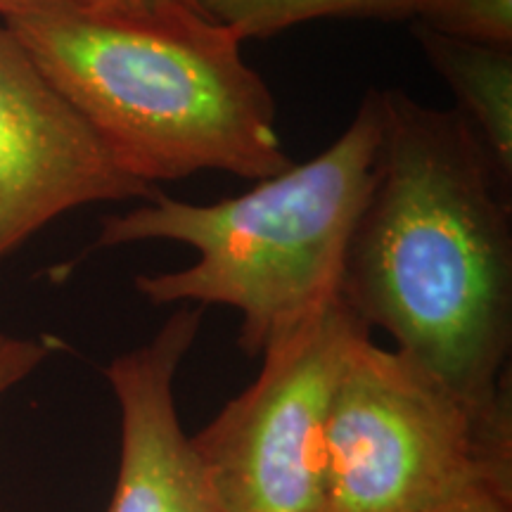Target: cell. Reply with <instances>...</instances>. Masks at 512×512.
Segmentation results:
<instances>
[{"label":"cell","instance_id":"277c9868","mask_svg":"<svg viewBox=\"0 0 512 512\" xmlns=\"http://www.w3.org/2000/svg\"><path fill=\"white\" fill-rule=\"evenodd\" d=\"M482 484L512 489V403L472 406L358 335L330 403L325 512H427Z\"/></svg>","mask_w":512,"mask_h":512},{"label":"cell","instance_id":"7c38bea8","mask_svg":"<svg viewBox=\"0 0 512 512\" xmlns=\"http://www.w3.org/2000/svg\"><path fill=\"white\" fill-rule=\"evenodd\" d=\"M427 512H512V489L494 484L472 486Z\"/></svg>","mask_w":512,"mask_h":512},{"label":"cell","instance_id":"3957f363","mask_svg":"<svg viewBox=\"0 0 512 512\" xmlns=\"http://www.w3.org/2000/svg\"><path fill=\"white\" fill-rule=\"evenodd\" d=\"M380 143V95H363L347 131L318 157L211 204L152 200L102 219L93 249L178 242L197 259L181 271L136 275L155 306H228L238 344L259 356L339 299L351 230L366 204Z\"/></svg>","mask_w":512,"mask_h":512},{"label":"cell","instance_id":"ba28073f","mask_svg":"<svg viewBox=\"0 0 512 512\" xmlns=\"http://www.w3.org/2000/svg\"><path fill=\"white\" fill-rule=\"evenodd\" d=\"M427 62L456 95V110L477 131L498 174L512 185V48L458 41L413 24Z\"/></svg>","mask_w":512,"mask_h":512},{"label":"cell","instance_id":"6da1fadb","mask_svg":"<svg viewBox=\"0 0 512 512\" xmlns=\"http://www.w3.org/2000/svg\"><path fill=\"white\" fill-rule=\"evenodd\" d=\"M380 95V143L339 299L477 408L510 403L512 185L456 110Z\"/></svg>","mask_w":512,"mask_h":512},{"label":"cell","instance_id":"7a4b0ae2","mask_svg":"<svg viewBox=\"0 0 512 512\" xmlns=\"http://www.w3.org/2000/svg\"><path fill=\"white\" fill-rule=\"evenodd\" d=\"M133 181L200 171L264 181L290 166L278 107L242 38L195 5L46 8L0 17Z\"/></svg>","mask_w":512,"mask_h":512},{"label":"cell","instance_id":"4fadbf2b","mask_svg":"<svg viewBox=\"0 0 512 512\" xmlns=\"http://www.w3.org/2000/svg\"><path fill=\"white\" fill-rule=\"evenodd\" d=\"M183 3L192 5V0H0V17L24 10H46V8H110V5H164Z\"/></svg>","mask_w":512,"mask_h":512},{"label":"cell","instance_id":"52a82bcc","mask_svg":"<svg viewBox=\"0 0 512 512\" xmlns=\"http://www.w3.org/2000/svg\"><path fill=\"white\" fill-rule=\"evenodd\" d=\"M202 316V306H181L155 337L105 368L119 406V465L107 512H223L174 394Z\"/></svg>","mask_w":512,"mask_h":512},{"label":"cell","instance_id":"30bf717a","mask_svg":"<svg viewBox=\"0 0 512 512\" xmlns=\"http://www.w3.org/2000/svg\"><path fill=\"white\" fill-rule=\"evenodd\" d=\"M411 22L458 41L512 48V0H415Z\"/></svg>","mask_w":512,"mask_h":512},{"label":"cell","instance_id":"5b68a950","mask_svg":"<svg viewBox=\"0 0 512 512\" xmlns=\"http://www.w3.org/2000/svg\"><path fill=\"white\" fill-rule=\"evenodd\" d=\"M366 325L342 299L261 354V373L190 444L223 512H325L328 415Z\"/></svg>","mask_w":512,"mask_h":512},{"label":"cell","instance_id":"8992f818","mask_svg":"<svg viewBox=\"0 0 512 512\" xmlns=\"http://www.w3.org/2000/svg\"><path fill=\"white\" fill-rule=\"evenodd\" d=\"M157 190L119 169L0 19V261L67 211Z\"/></svg>","mask_w":512,"mask_h":512},{"label":"cell","instance_id":"8fae6325","mask_svg":"<svg viewBox=\"0 0 512 512\" xmlns=\"http://www.w3.org/2000/svg\"><path fill=\"white\" fill-rule=\"evenodd\" d=\"M48 356L50 347L41 339L0 330V399L34 375Z\"/></svg>","mask_w":512,"mask_h":512},{"label":"cell","instance_id":"9c48e42d","mask_svg":"<svg viewBox=\"0 0 512 512\" xmlns=\"http://www.w3.org/2000/svg\"><path fill=\"white\" fill-rule=\"evenodd\" d=\"M242 41L271 38L316 19H411L415 0H192Z\"/></svg>","mask_w":512,"mask_h":512}]
</instances>
